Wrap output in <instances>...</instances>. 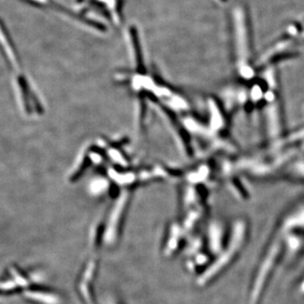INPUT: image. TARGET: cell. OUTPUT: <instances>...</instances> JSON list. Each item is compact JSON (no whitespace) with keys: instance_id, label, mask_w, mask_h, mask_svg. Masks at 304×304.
<instances>
[{"instance_id":"cell-1","label":"cell","mask_w":304,"mask_h":304,"mask_svg":"<svg viewBox=\"0 0 304 304\" xmlns=\"http://www.w3.org/2000/svg\"><path fill=\"white\" fill-rule=\"evenodd\" d=\"M78 8H85L116 27L123 22V0H76Z\"/></svg>"},{"instance_id":"cell-2","label":"cell","mask_w":304,"mask_h":304,"mask_svg":"<svg viewBox=\"0 0 304 304\" xmlns=\"http://www.w3.org/2000/svg\"><path fill=\"white\" fill-rule=\"evenodd\" d=\"M8 31H6L5 26L0 21V45L3 50L7 53V56L12 60L15 58L14 48L12 47L11 40L9 39Z\"/></svg>"},{"instance_id":"cell-3","label":"cell","mask_w":304,"mask_h":304,"mask_svg":"<svg viewBox=\"0 0 304 304\" xmlns=\"http://www.w3.org/2000/svg\"><path fill=\"white\" fill-rule=\"evenodd\" d=\"M218 2H220V3H225L226 0H217Z\"/></svg>"}]
</instances>
